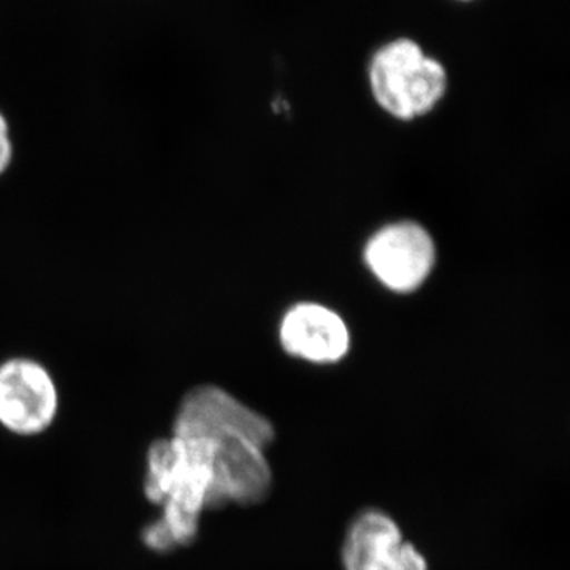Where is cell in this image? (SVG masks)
Returning a JSON list of instances; mask_svg holds the SVG:
<instances>
[{
    "mask_svg": "<svg viewBox=\"0 0 570 570\" xmlns=\"http://www.w3.org/2000/svg\"><path fill=\"white\" fill-rule=\"evenodd\" d=\"M171 434L200 442L212 466L213 483L206 509L258 504L268 497L273 471L266 450L276 430L227 390L197 385L183 396Z\"/></svg>",
    "mask_w": 570,
    "mask_h": 570,
    "instance_id": "cell-1",
    "label": "cell"
},
{
    "mask_svg": "<svg viewBox=\"0 0 570 570\" xmlns=\"http://www.w3.org/2000/svg\"><path fill=\"white\" fill-rule=\"evenodd\" d=\"M371 96L382 111L411 122L434 111L449 88L444 63L428 56L419 41L395 39L382 45L367 66Z\"/></svg>",
    "mask_w": 570,
    "mask_h": 570,
    "instance_id": "cell-2",
    "label": "cell"
},
{
    "mask_svg": "<svg viewBox=\"0 0 570 570\" xmlns=\"http://www.w3.org/2000/svg\"><path fill=\"white\" fill-rule=\"evenodd\" d=\"M436 261V242L417 220L382 225L363 247V262L370 275L396 295L419 292L433 275Z\"/></svg>",
    "mask_w": 570,
    "mask_h": 570,
    "instance_id": "cell-3",
    "label": "cell"
},
{
    "mask_svg": "<svg viewBox=\"0 0 570 570\" xmlns=\"http://www.w3.org/2000/svg\"><path fill=\"white\" fill-rule=\"evenodd\" d=\"M59 412V389L48 370L31 356L0 363V426L17 436H39Z\"/></svg>",
    "mask_w": 570,
    "mask_h": 570,
    "instance_id": "cell-4",
    "label": "cell"
},
{
    "mask_svg": "<svg viewBox=\"0 0 570 570\" xmlns=\"http://www.w3.org/2000/svg\"><path fill=\"white\" fill-rule=\"evenodd\" d=\"M277 340L285 354L317 366L337 365L352 346L346 318L317 302H299L288 307L277 326Z\"/></svg>",
    "mask_w": 570,
    "mask_h": 570,
    "instance_id": "cell-5",
    "label": "cell"
},
{
    "mask_svg": "<svg viewBox=\"0 0 570 570\" xmlns=\"http://www.w3.org/2000/svg\"><path fill=\"white\" fill-rule=\"evenodd\" d=\"M344 570H428L425 557L382 510L360 513L343 543Z\"/></svg>",
    "mask_w": 570,
    "mask_h": 570,
    "instance_id": "cell-6",
    "label": "cell"
},
{
    "mask_svg": "<svg viewBox=\"0 0 570 570\" xmlns=\"http://www.w3.org/2000/svg\"><path fill=\"white\" fill-rule=\"evenodd\" d=\"M13 157L14 145L13 138H11L10 124L0 111V176L9 171L11 164H13Z\"/></svg>",
    "mask_w": 570,
    "mask_h": 570,
    "instance_id": "cell-7",
    "label": "cell"
},
{
    "mask_svg": "<svg viewBox=\"0 0 570 570\" xmlns=\"http://www.w3.org/2000/svg\"><path fill=\"white\" fill-rule=\"evenodd\" d=\"M461 2H469V0H461Z\"/></svg>",
    "mask_w": 570,
    "mask_h": 570,
    "instance_id": "cell-8",
    "label": "cell"
}]
</instances>
